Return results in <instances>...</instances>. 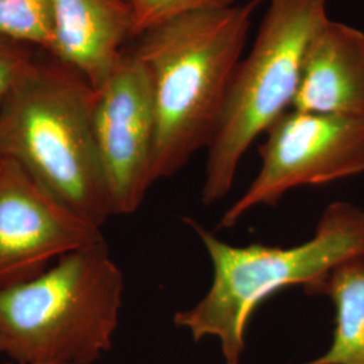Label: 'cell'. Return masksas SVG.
I'll use <instances>...</instances> for the list:
<instances>
[{
  "mask_svg": "<svg viewBox=\"0 0 364 364\" xmlns=\"http://www.w3.org/2000/svg\"><path fill=\"white\" fill-rule=\"evenodd\" d=\"M260 0L185 14L134 39L153 85V182L170 178L208 149Z\"/></svg>",
  "mask_w": 364,
  "mask_h": 364,
  "instance_id": "1",
  "label": "cell"
},
{
  "mask_svg": "<svg viewBox=\"0 0 364 364\" xmlns=\"http://www.w3.org/2000/svg\"><path fill=\"white\" fill-rule=\"evenodd\" d=\"M11 364H15V363H11Z\"/></svg>",
  "mask_w": 364,
  "mask_h": 364,
  "instance_id": "17",
  "label": "cell"
},
{
  "mask_svg": "<svg viewBox=\"0 0 364 364\" xmlns=\"http://www.w3.org/2000/svg\"><path fill=\"white\" fill-rule=\"evenodd\" d=\"M308 294L335 308V331L323 355L297 364H364V255L343 262Z\"/></svg>",
  "mask_w": 364,
  "mask_h": 364,
  "instance_id": "11",
  "label": "cell"
},
{
  "mask_svg": "<svg viewBox=\"0 0 364 364\" xmlns=\"http://www.w3.org/2000/svg\"><path fill=\"white\" fill-rule=\"evenodd\" d=\"M208 252L212 284L193 306L174 313L173 323L195 341L219 340L225 364H242L246 329L263 301L282 289L309 293L338 264L364 255V209L347 201L329 204L309 240L293 247L232 246L189 220Z\"/></svg>",
  "mask_w": 364,
  "mask_h": 364,
  "instance_id": "3",
  "label": "cell"
},
{
  "mask_svg": "<svg viewBox=\"0 0 364 364\" xmlns=\"http://www.w3.org/2000/svg\"><path fill=\"white\" fill-rule=\"evenodd\" d=\"M95 90L50 54H37L0 107V158L10 159L80 218L114 216L93 131Z\"/></svg>",
  "mask_w": 364,
  "mask_h": 364,
  "instance_id": "2",
  "label": "cell"
},
{
  "mask_svg": "<svg viewBox=\"0 0 364 364\" xmlns=\"http://www.w3.org/2000/svg\"><path fill=\"white\" fill-rule=\"evenodd\" d=\"M54 58L76 70L93 90L111 76L134 39L126 0H53Z\"/></svg>",
  "mask_w": 364,
  "mask_h": 364,
  "instance_id": "9",
  "label": "cell"
},
{
  "mask_svg": "<svg viewBox=\"0 0 364 364\" xmlns=\"http://www.w3.org/2000/svg\"><path fill=\"white\" fill-rule=\"evenodd\" d=\"M105 239L26 170L0 162V289L37 277L78 248Z\"/></svg>",
  "mask_w": 364,
  "mask_h": 364,
  "instance_id": "8",
  "label": "cell"
},
{
  "mask_svg": "<svg viewBox=\"0 0 364 364\" xmlns=\"http://www.w3.org/2000/svg\"><path fill=\"white\" fill-rule=\"evenodd\" d=\"M251 50L236 68L209 144L201 200L218 203L234 186L248 147L291 108L306 48L326 23L328 0H269Z\"/></svg>",
  "mask_w": 364,
  "mask_h": 364,
  "instance_id": "5",
  "label": "cell"
},
{
  "mask_svg": "<svg viewBox=\"0 0 364 364\" xmlns=\"http://www.w3.org/2000/svg\"><path fill=\"white\" fill-rule=\"evenodd\" d=\"M36 52L28 45L0 38V107L15 81L37 57Z\"/></svg>",
  "mask_w": 364,
  "mask_h": 364,
  "instance_id": "14",
  "label": "cell"
},
{
  "mask_svg": "<svg viewBox=\"0 0 364 364\" xmlns=\"http://www.w3.org/2000/svg\"><path fill=\"white\" fill-rule=\"evenodd\" d=\"M124 274L105 239L0 289V340L15 364H95L112 348Z\"/></svg>",
  "mask_w": 364,
  "mask_h": 364,
  "instance_id": "4",
  "label": "cell"
},
{
  "mask_svg": "<svg viewBox=\"0 0 364 364\" xmlns=\"http://www.w3.org/2000/svg\"><path fill=\"white\" fill-rule=\"evenodd\" d=\"M0 162H1V158H0Z\"/></svg>",
  "mask_w": 364,
  "mask_h": 364,
  "instance_id": "16",
  "label": "cell"
},
{
  "mask_svg": "<svg viewBox=\"0 0 364 364\" xmlns=\"http://www.w3.org/2000/svg\"><path fill=\"white\" fill-rule=\"evenodd\" d=\"M259 171L227 209L219 227L230 230L250 210L274 207L301 186L338 181L364 171V117L287 109L266 131Z\"/></svg>",
  "mask_w": 364,
  "mask_h": 364,
  "instance_id": "6",
  "label": "cell"
},
{
  "mask_svg": "<svg viewBox=\"0 0 364 364\" xmlns=\"http://www.w3.org/2000/svg\"><path fill=\"white\" fill-rule=\"evenodd\" d=\"M0 38L52 54L53 0H0Z\"/></svg>",
  "mask_w": 364,
  "mask_h": 364,
  "instance_id": "12",
  "label": "cell"
},
{
  "mask_svg": "<svg viewBox=\"0 0 364 364\" xmlns=\"http://www.w3.org/2000/svg\"><path fill=\"white\" fill-rule=\"evenodd\" d=\"M1 356H4V350H3V343H1V340H0V358Z\"/></svg>",
  "mask_w": 364,
  "mask_h": 364,
  "instance_id": "15",
  "label": "cell"
},
{
  "mask_svg": "<svg viewBox=\"0 0 364 364\" xmlns=\"http://www.w3.org/2000/svg\"><path fill=\"white\" fill-rule=\"evenodd\" d=\"M93 131L114 216L131 215L154 185L156 119L151 80L130 46L95 90Z\"/></svg>",
  "mask_w": 364,
  "mask_h": 364,
  "instance_id": "7",
  "label": "cell"
},
{
  "mask_svg": "<svg viewBox=\"0 0 364 364\" xmlns=\"http://www.w3.org/2000/svg\"><path fill=\"white\" fill-rule=\"evenodd\" d=\"M134 23V39L144 31L185 14L212 7L230 6L236 0H126ZM132 39V41H134Z\"/></svg>",
  "mask_w": 364,
  "mask_h": 364,
  "instance_id": "13",
  "label": "cell"
},
{
  "mask_svg": "<svg viewBox=\"0 0 364 364\" xmlns=\"http://www.w3.org/2000/svg\"><path fill=\"white\" fill-rule=\"evenodd\" d=\"M291 108L364 117V34L328 19L311 39Z\"/></svg>",
  "mask_w": 364,
  "mask_h": 364,
  "instance_id": "10",
  "label": "cell"
}]
</instances>
